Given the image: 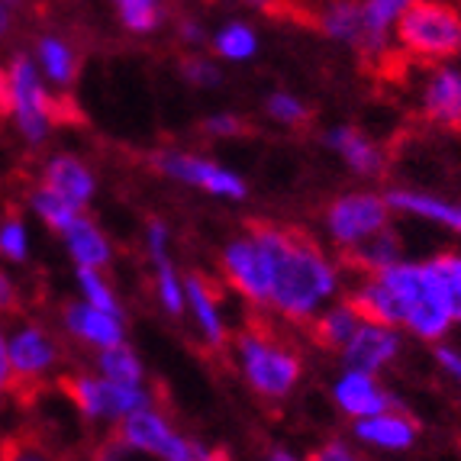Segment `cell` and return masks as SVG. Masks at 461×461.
I'll list each match as a JSON object with an SVG mask.
<instances>
[{
  "mask_svg": "<svg viewBox=\"0 0 461 461\" xmlns=\"http://www.w3.org/2000/svg\"><path fill=\"white\" fill-rule=\"evenodd\" d=\"M16 307H20V287L7 268H0V316L14 313Z\"/></svg>",
  "mask_w": 461,
  "mask_h": 461,
  "instance_id": "39",
  "label": "cell"
},
{
  "mask_svg": "<svg viewBox=\"0 0 461 461\" xmlns=\"http://www.w3.org/2000/svg\"><path fill=\"white\" fill-rule=\"evenodd\" d=\"M203 132L210 139H236L246 132V120L239 113H230V110H220V113H210L203 120Z\"/></svg>",
  "mask_w": 461,
  "mask_h": 461,
  "instance_id": "36",
  "label": "cell"
},
{
  "mask_svg": "<svg viewBox=\"0 0 461 461\" xmlns=\"http://www.w3.org/2000/svg\"><path fill=\"white\" fill-rule=\"evenodd\" d=\"M39 185L52 191L55 197H62L75 210H81V213L97 197V175H94V168L81 155L71 152L49 155L46 162H42V171H39Z\"/></svg>",
  "mask_w": 461,
  "mask_h": 461,
  "instance_id": "13",
  "label": "cell"
},
{
  "mask_svg": "<svg viewBox=\"0 0 461 461\" xmlns=\"http://www.w3.org/2000/svg\"><path fill=\"white\" fill-rule=\"evenodd\" d=\"M400 252H403V242H400V236L391 226V230H384L381 236L368 239V242L358 246L355 252H348V258H352L355 268H362L365 277H371V275H381V271L403 262V255Z\"/></svg>",
  "mask_w": 461,
  "mask_h": 461,
  "instance_id": "28",
  "label": "cell"
},
{
  "mask_svg": "<svg viewBox=\"0 0 461 461\" xmlns=\"http://www.w3.org/2000/svg\"><path fill=\"white\" fill-rule=\"evenodd\" d=\"M436 271L442 277V287H446V300L448 310H452V320L461 323V255L458 252H446L436 255Z\"/></svg>",
  "mask_w": 461,
  "mask_h": 461,
  "instance_id": "35",
  "label": "cell"
},
{
  "mask_svg": "<svg viewBox=\"0 0 461 461\" xmlns=\"http://www.w3.org/2000/svg\"><path fill=\"white\" fill-rule=\"evenodd\" d=\"M177 39H181L185 46H203V42H207V30H203V23L194 20V16H181V20H177Z\"/></svg>",
  "mask_w": 461,
  "mask_h": 461,
  "instance_id": "40",
  "label": "cell"
},
{
  "mask_svg": "<svg viewBox=\"0 0 461 461\" xmlns=\"http://www.w3.org/2000/svg\"><path fill=\"white\" fill-rule=\"evenodd\" d=\"M323 142L326 149H332L339 155V162L346 165L352 175L377 177L384 171V149L377 146L371 136H365L362 130H355V126H332V130H326Z\"/></svg>",
  "mask_w": 461,
  "mask_h": 461,
  "instance_id": "18",
  "label": "cell"
},
{
  "mask_svg": "<svg viewBox=\"0 0 461 461\" xmlns=\"http://www.w3.org/2000/svg\"><path fill=\"white\" fill-rule=\"evenodd\" d=\"M187 316H191L197 339L207 348H223L230 342L223 303L216 297L213 285L203 275H187Z\"/></svg>",
  "mask_w": 461,
  "mask_h": 461,
  "instance_id": "16",
  "label": "cell"
},
{
  "mask_svg": "<svg viewBox=\"0 0 461 461\" xmlns=\"http://www.w3.org/2000/svg\"><path fill=\"white\" fill-rule=\"evenodd\" d=\"M265 461H307L303 455H297L294 448L287 446H271L268 452H265Z\"/></svg>",
  "mask_w": 461,
  "mask_h": 461,
  "instance_id": "45",
  "label": "cell"
},
{
  "mask_svg": "<svg viewBox=\"0 0 461 461\" xmlns=\"http://www.w3.org/2000/svg\"><path fill=\"white\" fill-rule=\"evenodd\" d=\"M65 393H68L71 407L85 416L87 423L120 426L136 416L139 410L155 407V397L149 387H126L113 384L107 377L94 375V371H77L65 377Z\"/></svg>",
  "mask_w": 461,
  "mask_h": 461,
  "instance_id": "5",
  "label": "cell"
},
{
  "mask_svg": "<svg viewBox=\"0 0 461 461\" xmlns=\"http://www.w3.org/2000/svg\"><path fill=\"white\" fill-rule=\"evenodd\" d=\"M391 210L397 213H410L416 220H426V223H436L442 230L461 232V203L458 200H446L438 194H426V191H410V187H393L384 194Z\"/></svg>",
  "mask_w": 461,
  "mask_h": 461,
  "instance_id": "22",
  "label": "cell"
},
{
  "mask_svg": "<svg viewBox=\"0 0 461 461\" xmlns=\"http://www.w3.org/2000/svg\"><path fill=\"white\" fill-rule=\"evenodd\" d=\"M420 104H423V113L429 116L432 123L461 126V68L436 65L426 75Z\"/></svg>",
  "mask_w": 461,
  "mask_h": 461,
  "instance_id": "19",
  "label": "cell"
},
{
  "mask_svg": "<svg viewBox=\"0 0 461 461\" xmlns=\"http://www.w3.org/2000/svg\"><path fill=\"white\" fill-rule=\"evenodd\" d=\"M352 436L358 438V446L375 448V452H410L420 438V426L403 410H387V413L352 423Z\"/></svg>",
  "mask_w": 461,
  "mask_h": 461,
  "instance_id": "17",
  "label": "cell"
},
{
  "mask_svg": "<svg viewBox=\"0 0 461 461\" xmlns=\"http://www.w3.org/2000/svg\"><path fill=\"white\" fill-rule=\"evenodd\" d=\"M0 461H55L52 452H46L36 442H26V438H16L10 446L0 448Z\"/></svg>",
  "mask_w": 461,
  "mask_h": 461,
  "instance_id": "38",
  "label": "cell"
},
{
  "mask_svg": "<svg viewBox=\"0 0 461 461\" xmlns=\"http://www.w3.org/2000/svg\"><path fill=\"white\" fill-rule=\"evenodd\" d=\"M207 461H230V455H226V452H220V448H210Z\"/></svg>",
  "mask_w": 461,
  "mask_h": 461,
  "instance_id": "46",
  "label": "cell"
},
{
  "mask_svg": "<svg viewBox=\"0 0 461 461\" xmlns=\"http://www.w3.org/2000/svg\"><path fill=\"white\" fill-rule=\"evenodd\" d=\"M7 352L16 384H36L62 362V346L49 326L23 320L7 330Z\"/></svg>",
  "mask_w": 461,
  "mask_h": 461,
  "instance_id": "11",
  "label": "cell"
},
{
  "mask_svg": "<svg viewBox=\"0 0 461 461\" xmlns=\"http://www.w3.org/2000/svg\"><path fill=\"white\" fill-rule=\"evenodd\" d=\"M62 242L75 271H107L113 262V242L87 213L65 232Z\"/></svg>",
  "mask_w": 461,
  "mask_h": 461,
  "instance_id": "21",
  "label": "cell"
},
{
  "mask_svg": "<svg viewBox=\"0 0 461 461\" xmlns=\"http://www.w3.org/2000/svg\"><path fill=\"white\" fill-rule=\"evenodd\" d=\"M16 26V7L7 4V0H0V39H7Z\"/></svg>",
  "mask_w": 461,
  "mask_h": 461,
  "instance_id": "44",
  "label": "cell"
},
{
  "mask_svg": "<svg viewBox=\"0 0 461 461\" xmlns=\"http://www.w3.org/2000/svg\"><path fill=\"white\" fill-rule=\"evenodd\" d=\"M262 239L275 262V291H271V310L291 323H313L316 316L339 297L342 277L339 265L332 262L313 239L300 236L285 226L258 223L252 226Z\"/></svg>",
  "mask_w": 461,
  "mask_h": 461,
  "instance_id": "1",
  "label": "cell"
},
{
  "mask_svg": "<svg viewBox=\"0 0 461 461\" xmlns=\"http://www.w3.org/2000/svg\"><path fill=\"white\" fill-rule=\"evenodd\" d=\"M391 213L393 210L384 194L348 191V194H339L330 207H326L323 226H326V236L332 239V246H339L348 255L358 246H365L368 239L391 230Z\"/></svg>",
  "mask_w": 461,
  "mask_h": 461,
  "instance_id": "7",
  "label": "cell"
},
{
  "mask_svg": "<svg viewBox=\"0 0 461 461\" xmlns=\"http://www.w3.org/2000/svg\"><path fill=\"white\" fill-rule=\"evenodd\" d=\"M330 393L339 413L348 416L352 423L368 420V416H377V413H387V410H403V403L381 384V377L362 375V371L342 368V375L332 381Z\"/></svg>",
  "mask_w": 461,
  "mask_h": 461,
  "instance_id": "12",
  "label": "cell"
},
{
  "mask_svg": "<svg viewBox=\"0 0 461 461\" xmlns=\"http://www.w3.org/2000/svg\"><path fill=\"white\" fill-rule=\"evenodd\" d=\"M220 268L230 287L252 307H271V291H275V262L265 242L255 236V230L239 232L226 239L220 249Z\"/></svg>",
  "mask_w": 461,
  "mask_h": 461,
  "instance_id": "8",
  "label": "cell"
},
{
  "mask_svg": "<svg viewBox=\"0 0 461 461\" xmlns=\"http://www.w3.org/2000/svg\"><path fill=\"white\" fill-rule=\"evenodd\" d=\"M400 49L423 62H442L461 52V14L448 4H407L393 36Z\"/></svg>",
  "mask_w": 461,
  "mask_h": 461,
  "instance_id": "4",
  "label": "cell"
},
{
  "mask_svg": "<svg viewBox=\"0 0 461 461\" xmlns=\"http://www.w3.org/2000/svg\"><path fill=\"white\" fill-rule=\"evenodd\" d=\"M365 326V316L355 310V303L348 297L342 300H332L330 307L313 320V339L320 342L323 348H342L358 336V330Z\"/></svg>",
  "mask_w": 461,
  "mask_h": 461,
  "instance_id": "24",
  "label": "cell"
},
{
  "mask_svg": "<svg viewBox=\"0 0 461 461\" xmlns=\"http://www.w3.org/2000/svg\"><path fill=\"white\" fill-rule=\"evenodd\" d=\"M0 104L26 146H46L55 132V97L32 55L16 52L0 68Z\"/></svg>",
  "mask_w": 461,
  "mask_h": 461,
  "instance_id": "2",
  "label": "cell"
},
{
  "mask_svg": "<svg viewBox=\"0 0 461 461\" xmlns=\"http://www.w3.org/2000/svg\"><path fill=\"white\" fill-rule=\"evenodd\" d=\"M436 362L438 368L446 371L452 381H458L461 384V352L455 346H436Z\"/></svg>",
  "mask_w": 461,
  "mask_h": 461,
  "instance_id": "41",
  "label": "cell"
},
{
  "mask_svg": "<svg viewBox=\"0 0 461 461\" xmlns=\"http://www.w3.org/2000/svg\"><path fill=\"white\" fill-rule=\"evenodd\" d=\"M75 287H77V300L87 303V307L104 310V313H113V316H126L123 303H120V294L113 291V285L107 281L104 271H75Z\"/></svg>",
  "mask_w": 461,
  "mask_h": 461,
  "instance_id": "31",
  "label": "cell"
},
{
  "mask_svg": "<svg viewBox=\"0 0 461 461\" xmlns=\"http://www.w3.org/2000/svg\"><path fill=\"white\" fill-rule=\"evenodd\" d=\"M307 461H365V455L355 446H348L346 438H330L320 448L307 455Z\"/></svg>",
  "mask_w": 461,
  "mask_h": 461,
  "instance_id": "37",
  "label": "cell"
},
{
  "mask_svg": "<svg viewBox=\"0 0 461 461\" xmlns=\"http://www.w3.org/2000/svg\"><path fill=\"white\" fill-rule=\"evenodd\" d=\"M14 368H10V352H7V326L0 323V397L14 387Z\"/></svg>",
  "mask_w": 461,
  "mask_h": 461,
  "instance_id": "42",
  "label": "cell"
},
{
  "mask_svg": "<svg viewBox=\"0 0 461 461\" xmlns=\"http://www.w3.org/2000/svg\"><path fill=\"white\" fill-rule=\"evenodd\" d=\"M403 348V336L400 330H391V326H381V323H368L358 330V336L342 348V365L348 371H362V375H381L387 365H393V358L400 355Z\"/></svg>",
  "mask_w": 461,
  "mask_h": 461,
  "instance_id": "15",
  "label": "cell"
},
{
  "mask_svg": "<svg viewBox=\"0 0 461 461\" xmlns=\"http://www.w3.org/2000/svg\"><path fill=\"white\" fill-rule=\"evenodd\" d=\"M116 442L130 455H146L155 461H207L210 446L185 436L158 407L139 410L120 429Z\"/></svg>",
  "mask_w": 461,
  "mask_h": 461,
  "instance_id": "6",
  "label": "cell"
},
{
  "mask_svg": "<svg viewBox=\"0 0 461 461\" xmlns=\"http://www.w3.org/2000/svg\"><path fill=\"white\" fill-rule=\"evenodd\" d=\"M265 113H268L271 123L287 126V130H297L310 120V107L307 100L294 91H271L265 97Z\"/></svg>",
  "mask_w": 461,
  "mask_h": 461,
  "instance_id": "33",
  "label": "cell"
},
{
  "mask_svg": "<svg viewBox=\"0 0 461 461\" xmlns=\"http://www.w3.org/2000/svg\"><path fill=\"white\" fill-rule=\"evenodd\" d=\"M32 255V232L23 216H4L0 220V258L10 265H26Z\"/></svg>",
  "mask_w": 461,
  "mask_h": 461,
  "instance_id": "32",
  "label": "cell"
},
{
  "mask_svg": "<svg viewBox=\"0 0 461 461\" xmlns=\"http://www.w3.org/2000/svg\"><path fill=\"white\" fill-rule=\"evenodd\" d=\"M181 77L197 91H216L223 85V68L207 55H185L181 59Z\"/></svg>",
  "mask_w": 461,
  "mask_h": 461,
  "instance_id": "34",
  "label": "cell"
},
{
  "mask_svg": "<svg viewBox=\"0 0 461 461\" xmlns=\"http://www.w3.org/2000/svg\"><path fill=\"white\" fill-rule=\"evenodd\" d=\"M126 455H130V452H126V448L113 438V442H104V446L94 452L91 461H126Z\"/></svg>",
  "mask_w": 461,
  "mask_h": 461,
  "instance_id": "43",
  "label": "cell"
},
{
  "mask_svg": "<svg viewBox=\"0 0 461 461\" xmlns=\"http://www.w3.org/2000/svg\"><path fill=\"white\" fill-rule=\"evenodd\" d=\"M32 62H36L39 75L46 77V85L59 87V91H68L81 68L77 49L71 46V39L59 36V32H39L32 42Z\"/></svg>",
  "mask_w": 461,
  "mask_h": 461,
  "instance_id": "20",
  "label": "cell"
},
{
  "mask_svg": "<svg viewBox=\"0 0 461 461\" xmlns=\"http://www.w3.org/2000/svg\"><path fill=\"white\" fill-rule=\"evenodd\" d=\"M316 23L323 30L326 39L332 42H342V46H362V4H352V0H336V4H326L316 16Z\"/></svg>",
  "mask_w": 461,
  "mask_h": 461,
  "instance_id": "27",
  "label": "cell"
},
{
  "mask_svg": "<svg viewBox=\"0 0 461 461\" xmlns=\"http://www.w3.org/2000/svg\"><path fill=\"white\" fill-rule=\"evenodd\" d=\"M113 16L132 36H152L168 23V7L162 0H116Z\"/></svg>",
  "mask_w": 461,
  "mask_h": 461,
  "instance_id": "29",
  "label": "cell"
},
{
  "mask_svg": "<svg viewBox=\"0 0 461 461\" xmlns=\"http://www.w3.org/2000/svg\"><path fill=\"white\" fill-rule=\"evenodd\" d=\"M26 203H30V213L36 216L39 223L46 226V230L59 232V236H65V232L71 230V226L81 220V210H75L71 203H65L62 197H55L52 191H46L42 185H36L30 191V197H26Z\"/></svg>",
  "mask_w": 461,
  "mask_h": 461,
  "instance_id": "30",
  "label": "cell"
},
{
  "mask_svg": "<svg viewBox=\"0 0 461 461\" xmlns=\"http://www.w3.org/2000/svg\"><path fill=\"white\" fill-rule=\"evenodd\" d=\"M232 358H236V368L249 384V391L258 393L262 400H271V403L291 397L303 377L300 355L262 330L239 332L232 342Z\"/></svg>",
  "mask_w": 461,
  "mask_h": 461,
  "instance_id": "3",
  "label": "cell"
},
{
  "mask_svg": "<svg viewBox=\"0 0 461 461\" xmlns=\"http://www.w3.org/2000/svg\"><path fill=\"white\" fill-rule=\"evenodd\" d=\"M94 375L107 377L113 384L146 387V365H142V358H139V352L130 342L94 355Z\"/></svg>",
  "mask_w": 461,
  "mask_h": 461,
  "instance_id": "26",
  "label": "cell"
},
{
  "mask_svg": "<svg viewBox=\"0 0 461 461\" xmlns=\"http://www.w3.org/2000/svg\"><path fill=\"white\" fill-rule=\"evenodd\" d=\"M210 49H213V55L220 62L246 65V62H252L255 55H258V49H262V36H258V30H255L249 20L232 16V20H226V23L210 36Z\"/></svg>",
  "mask_w": 461,
  "mask_h": 461,
  "instance_id": "25",
  "label": "cell"
},
{
  "mask_svg": "<svg viewBox=\"0 0 461 461\" xmlns=\"http://www.w3.org/2000/svg\"><path fill=\"white\" fill-rule=\"evenodd\" d=\"M407 0H365L362 4V52L377 59L391 49Z\"/></svg>",
  "mask_w": 461,
  "mask_h": 461,
  "instance_id": "23",
  "label": "cell"
},
{
  "mask_svg": "<svg viewBox=\"0 0 461 461\" xmlns=\"http://www.w3.org/2000/svg\"><path fill=\"white\" fill-rule=\"evenodd\" d=\"M62 330L94 352L126 346V316L104 313V310L87 307L81 300H68L62 307Z\"/></svg>",
  "mask_w": 461,
  "mask_h": 461,
  "instance_id": "14",
  "label": "cell"
},
{
  "mask_svg": "<svg viewBox=\"0 0 461 461\" xmlns=\"http://www.w3.org/2000/svg\"><path fill=\"white\" fill-rule=\"evenodd\" d=\"M146 255L152 265V294L165 316H187V275H181L171 255V226L165 220L146 223Z\"/></svg>",
  "mask_w": 461,
  "mask_h": 461,
  "instance_id": "10",
  "label": "cell"
},
{
  "mask_svg": "<svg viewBox=\"0 0 461 461\" xmlns=\"http://www.w3.org/2000/svg\"><path fill=\"white\" fill-rule=\"evenodd\" d=\"M155 171L165 175L168 181L203 191L216 200H230V203H242L249 197V181L239 175L236 168L213 162L207 155L185 152V149H165L152 158Z\"/></svg>",
  "mask_w": 461,
  "mask_h": 461,
  "instance_id": "9",
  "label": "cell"
}]
</instances>
